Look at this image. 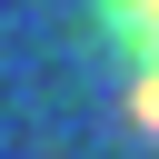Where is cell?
<instances>
[{
  "instance_id": "1",
  "label": "cell",
  "mask_w": 159,
  "mask_h": 159,
  "mask_svg": "<svg viewBox=\"0 0 159 159\" xmlns=\"http://www.w3.org/2000/svg\"><path fill=\"white\" fill-rule=\"evenodd\" d=\"M119 10V30L139 40V70H149V89H159V0H109Z\"/></svg>"
}]
</instances>
